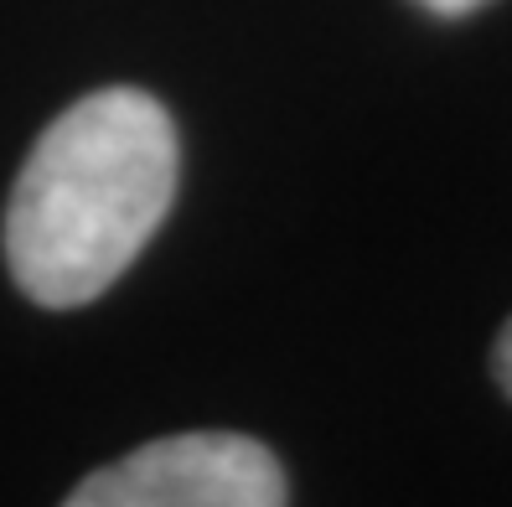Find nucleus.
<instances>
[{
	"mask_svg": "<svg viewBox=\"0 0 512 507\" xmlns=\"http://www.w3.org/2000/svg\"><path fill=\"white\" fill-rule=\"evenodd\" d=\"M176 125L140 88H99L37 135L11 202L6 264L26 301L88 306L130 270L176 202Z\"/></svg>",
	"mask_w": 512,
	"mask_h": 507,
	"instance_id": "nucleus-1",
	"label": "nucleus"
},
{
	"mask_svg": "<svg viewBox=\"0 0 512 507\" xmlns=\"http://www.w3.org/2000/svg\"><path fill=\"white\" fill-rule=\"evenodd\" d=\"M492 373H497V383H502V394L512 399V321L502 326V337H497V347H492Z\"/></svg>",
	"mask_w": 512,
	"mask_h": 507,
	"instance_id": "nucleus-3",
	"label": "nucleus"
},
{
	"mask_svg": "<svg viewBox=\"0 0 512 507\" xmlns=\"http://www.w3.org/2000/svg\"><path fill=\"white\" fill-rule=\"evenodd\" d=\"M419 11H430V16H440V21H461V16H471V11H481L487 0H414Z\"/></svg>",
	"mask_w": 512,
	"mask_h": 507,
	"instance_id": "nucleus-4",
	"label": "nucleus"
},
{
	"mask_svg": "<svg viewBox=\"0 0 512 507\" xmlns=\"http://www.w3.org/2000/svg\"><path fill=\"white\" fill-rule=\"evenodd\" d=\"M290 497L269 445L228 430L166 435L99 466L68 507H280Z\"/></svg>",
	"mask_w": 512,
	"mask_h": 507,
	"instance_id": "nucleus-2",
	"label": "nucleus"
}]
</instances>
